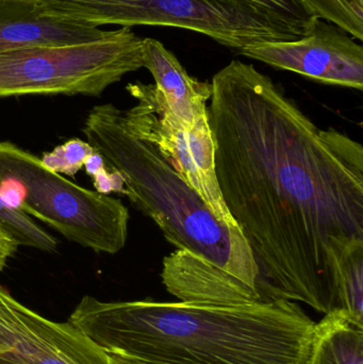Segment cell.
Here are the masks:
<instances>
[{"label": "cell", "instance_id": "1", "mask_svg": "<svg viewBox=\"0 0 363 364\" xmlns=\"http://www.w3.org/2000/svg\"><path fill=\"white\" fill-rule=\"evenodd\" d=\"M215 175L259 271L264 304L338 308L341 269L363 248V147L318 127L240 60L213 76Z\"/></svg>", "mask_w": 363, "mask_h": 364}, {"label": "cell", "instance_id": "2", "mask_svg": "<svg viewBox=\"0 0 363 364\" xmlns=\"http://www.w3.org/2000/svg\"><path fill=\"white\" fill-rule=\"evenodd\" d=\"M87 142L125 181L126 196L158 225L176 250L163 260L166 291L183 303L264 304L259 271L239 227L217 220L157 147L113 105L90 111Z\"/></svg>", "mask_w": 363, "mask_h": 364}, {"label": "cell", "instance_id": "3", "mask_svg": "<svg viewBox=\"0 0 363 364\" xmlns=\"http://www.w3.org/2000/svg\"><path fill=\"white\" fill-rule=\"evenodd\" d=\"M68 322L104 352L147 364H307L315 326L292 301L206 306L92 296Z\"/></svg>", "mask_w": 363, "mask_h": 364}, {"label": "cell", "instance_id": "4", "mask_svg": "<svg viewBox=\"0 0 363 364\" xmlns=\"http://www.w3.org/2000/svg\"><path fill=\"white\" fill-rule=\"evenodd\" d=\"M0 198L83 247L111 255L125 247L129 211L121 200L72 183L10 142H0Z\"/></svg>", "mask_w": 363, "mask_h": 364}, {"label": "cell", "instance_id": "5", "mask_svg": "<svg viewBox=\"0 0 363 364\" xmlns=\"http://www.w3.org/2000/svg\"><path fill=\"white\" fill-rule=\"evenodd\" d=\"M49 16L102 25L158 26L204 34L239 51L247 45L293 41L307 33L242 0H40Z\"/></svg>", "mask_w": 363, "mask_h": 364}, {"label": "cell", "instance_id": "6", "mask_svg": "<svg viewBox=\"0 0 363 364\" xmlns=\"http://www.w3.org/2000/svg\"><path fill=\"white\" fill-rule=\"evenodd\" d=\"M142 49L143 38L121 27L94 42L0 51V97L99 96L143 68Z\"/></svg>", "mask_w": 363, "mask_h": 364}, {"label": "cell", "instance_id": "7", "mask_svg": "<svg viewBox=\"0 0 363 364\" xmlns=\"http://www.w3.org/2000/svg\"><path fill=\"white\" fill-rule=\"evenodd\" d=\"M126 89L138 100L136 106L124 111L132 129L157 147L220 222L238 227L217 183L215 145L209 117L197 122L191 132H185L164 104L155 85L130 83Z\"/></svg>", "mask_w": 363, "mask_h": 364}, {"label": "cell", "instance_id": "8", "mask_svg": "<svg viewBox=\"0 0 363 364\" xmlns=\"http://www.w3.org/2000/svg\"><path fill=\"white\" fill-rule=\"evenodd\" d=\"M238 53L324 85L363 90L362 42L324 19H315L313 27L296 40L256 43Z\"/></svg>", "mask_w": 363, "mask_h": 364}, {"label": "cell", "instance_id": "9", "mask_svg": "<svg viewBox=\"0 0 363 364\" xmlns=\"http://www.w3.org/2000/svg\"><path fill=\"white\" fill-rule=\"evenodd\" d=\"M0 350L29 364H110L74 325L47 320L0 287Z\"/></svg>", "mask_w": 363, "mask_h": 364}, {"label": "cell", "instance_id": "10", "mask_svg": "<svg viewBox=\"0 0 363 364\" xmlns=\"http://www.w3.org/2000/svg\"><path fill=\"white\" fill-rule=\"evenodd\" d=\"M110 33L92 23L43 14L36 4L0 0V51L81 44Z\"/></svg>", "mask_w": 363, "mask_h": 364}, {"label": "cell", "instance_id": "11", "mask_svg": "<svg viewBox=\"0 0 363 364\" xmlns=\"http://www.w3.org/2000/svg\"><path fill=\"white\" fill-rule=\"evenodd\" d=\"M143 68L155 79L164 104L185 132H191L197 122L208 119V102L212 85L188 74L187 70L160 41L143 38Z\"/></svg>", "mask_w": 363, "mask_h": 364}, {"label": "cell", "instance_id": "12", "mask_svg": "<svg viewBox=\"0 0 363 364\" xmlns=\"http://www.w3.org/2000/svg\"><path fill=\"white\" fill-rule=\"evenodd\" d=\"M307 364H363V326L334 309L313 326Z\"/></svg>", "mask_w": 363, "mask_h": 364}, {"label": "cell", "instance_id": "13", "mask_svg": "<svg viewBox=\"0 0 363 364\" xmlns=\"http://www.w3.org/2000/svg\"><path fill=\"white\" fill-rule=\"evenodd\" d=\"M310 16L335 23L363 41V9L355 0H296Z\"/></svg>", "mask_w": 363, "mask_h": 364}, {"label": "cell", "instance_id": "14", "mask_svg": "<svg viewBox=\"0 0 363 364\" xmlns=\"http://www.w3.org/2000/svg\"><path fill=\"white\" fill-rule=\"evenodd\" d=\"M363 326V248L352 252L342 264L338 308Z\"/></svg>", "mask_w": 363, "mask_h": 364}, {"label": "cell", "instance_id": "15", "mask_svg": "<svg viewBox=\"0 0 363 364\" xmlns=\"http://www.w3.org/2000/svg\"><path fill=\"white\" fill-rule=\"evenodd\" d=\"M0 223L10 231L19 245L36 248L44 252H53L57 240L36 224L33 220L21 211L11 209L0 198Z\"/></svg>", "mask_w": 363, "mask_h": 364}, {"label": "cell", "instance_id": "16", "mask_svg": "<svg viewBox=\"0 0 363 364\" xmlns=\"http://www.w3.org/2000/svg\"><path fill=\"white\" fill-rule=\"evenodd\" d=\"M94 151L89 143L80 139H72L65 144L55 147L51 153L44 154L40 160L48 170L57 174L74 176L85 166L87 158Z\"/></svg>", "mask_w": 363, "mask_h": 364}, {"label": "cell", "instance_id": "17", "mask_svg": "<svg viewBox=\"0 0 363 364\" xmlns=\"http://www.w3.org/2000/svg\"><path fill=\"white\" fill-rule=\"evenodd\" d=\"M258 8L273 13L288 23L308 32L313 27L317 17L310 16L296 0H242Z\"/></svg>", "mask_w": 363, "mask_h": 364}, {"label": "cell", "instance_id": "18", "mask_svg": "<svg viewBox=\"0 0 363 364\" xmlns=\"http://www.w3.org/2000/svg\"><path fill=\"white\" fill-rule=\"evenodd\" d=\"M18 245L10 231L0 223V272L6 267L8 259L16 252Z\"/></svg>", "mask_w": 363, "mask_h": 364}, {"label": "cell", "instance_id": "19", "mask_svg": "<svg viewBox=\"0 0 363 364\" xmlns=\"http://www.w3.org/2000/svg\"><path fill=\"white\" fill-rule=\"evenodd\" d=\"M107 164L104 162V158L102 157L99 153L94 151L85 164V170H87V175L91 177L95 176L97 172H99L102 168H106Z\"/></svg>", "mask_w": 363, "mask_h": 364}, {"label": "cell", "instance_id": "20", "mask_svg": "<svg viewBox=\"0 0 363 364\" xmlns=\"http://www.w3.org/2000/svg\"><path fill=\"white\" fill-rule=\"evenodd\" d=\"M0 364H29L9 350H0Z\"/></svg>", "mask_w": 363, "mask_h": 364}, {"label": "cell", "instance_id": "21", "mask_svg": "<svg viewBox=\"0 0 363 364\" xmlns=\"http://www.w3.org/2000/svg\"><path fill=\"white\" fill-rule=\"evenodd\" d=\"M107 355H108L109 363L110 364H147L142 363V361L128 358V357L121 356V355L113 354V353H107Z\"/></svg>", "mask_w": 363, "mask_h": 364}, {"label": "cell", "instance_id": "22", "mask_svg": "<svg viewBox=\"0 0 363 364\" xmlns=\"http://www.w3.org/2000/svg\"><path fill=\"white\" fill-rule=\"evenodd\" d=\"M17 1L27 2V4H38L40 0H17Z\"/></svg>", "mask_w": 363, "mask_h": 364}]
</instances>
